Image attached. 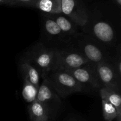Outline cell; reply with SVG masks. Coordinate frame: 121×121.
Masks as SVG:
<instances>
[{
	"instance_id": "obj_1",
	"label": "cell",
	"mask_w": 121,
	"mask_h": 121,
	"mask_svg": "<svg viewBox=\"0 0 121 121\" xmlns=\"http://www.w3.org/2000/svg\"><path fill=\"white\" fill-rule=\"evenodd\" d=\"M56 51L54 47L39 43L32 47L26 57L37 68L43 78L56 69Z\"/></svg>"
},
{
	"instance_id": "obj_2",
	"label": "cell",
	"mask_w": 121,
	"mask_h": 121,
	"mask_svg": "<svg viewBox=\"0 0 121 121\" xmlns=\"http://www.w3.org/2000/svg\"><path fill=\"white\" fill-rule=\"evenodd\" d=\"M74 40L77 48L89 62L94 64L111 60L106 48L94 38L80 33Z\"/></svg>"
},
{
	"instance_id": "obj_3",
	"label": "cell",
	"mask_w": 121,
	"mask_h": 121,
	"mask_svg": "<svg viewBox=\"0 0 121 121\" xmlns=\"http://www.w3.org/2000/svg\"><path fill=\"white\" fill-rule=\"evenodd\" d=\"M45 76L48 78L61 98H65L77 92H83L85 89L80 83L65 70L55 69Z\"/></svg>"
},
{
	"instance_id": "obj_4",
	"label": "cell",
	"mask_w": 121,
	"mask_h": 121,
	"mask_svg": "<svg viewBox=\"0 0 121 121\" xmlns=\"http://www.w3.org/2000/svg\"><path fill=\"white\" fill-rule=\"evenodd\" d=\"M89 63L91 62L82 55L76 47L67 46L57 48L56 69H73Z\"/></svg>"
},
{
	"instance_id": "obj_5",
	"label": "cell",
	"mask_w": 121,
	"mask_h": 121,
	"mask_svg": "<svg viewBox=\"0 0 121 121\" xmlns=\"http://www.w3.org/2000/svg\"><path fill=\"white\" fill-rule=\"evenodd\" d=\"M61 11L83 29L89 22L90 14L82 0H60Z\"/></svg>"
},
{
	"instance_id": "obj_6",
	"label": "cell",
	"mask_w": 121,
	"mask_h": 121,
	"mask_svg": "<svg viewBox=\"0 0 121 121\" xmlns=\"http://www.w3.org/2000/svg\"><path fill=\"white\" fill-rule=\"evenodd\" d=\"M42 83L38 90L37 99L39 102L47 109L50 117L56 113L61 104V98L53 87L46 76L41 78Z\"/></svg>"
},
{
	"instance_id": "obj_7",
	"label": "cell",
	"mask_w": 121,
	"mask_h": 121,
	"mask_svg": "<svg viewBox=\"0 0 121 121\" xmlns=\"http://www.w3.org/2000/svg\"><path fill=\"white\" fill-rule=\"evenodd\" d=\"M95 70L102 87H109L119 91L121 76L118 74L112 59L96 64Z\"/></svg>"
},
{
	"instance_id": "obj_8",
	"label": "cell",
	"mask_w": 121,
	"mask_h": 121,
	"mask_svg": "<svg viewBox=\"0 0 121 121\" xmlns=\"http://www.w3.org/2000/svg\"><path fill=\"white\" fill-rule=\"evenodd\" d=\"M96 64L89 63L78 68L65 70L80 83L85 89L88 88L100 89L102 87L98 80L95 70Z\"/></svg>"
},
{
	"instance_id": "obj_9",
	"label": "cell",
	"mask_w": 121,
	"mask_h": 121,
	"mask_svg": "<svg viewBox=\"0 0 121 121\" xmlns=\"http://www.w3.org/2000/svg\"><path fill=\"white\" fill-rule=\"evenodd\" d=\"M92 31L95 40L100 43L111 44L115 41V31L112 26L107 21L98 20L93 22Z\"/></svg>"
},
{
	"instance_id": "obj_10",
	"label": "cell",
	"mask_w": 121,
	"mask_h": 121,
	"mask_svg": "<svg viewBox=\"0 0 121 121\" xmlns=\"http://www.w3.org/2000/svg\"><path fill=\"white\" fill-rule=\"evenodd\" d=\"M19 68L24 80L29 82L37 89H39L40 85V79H41V76L37 68L26 57L20 60Z\"/></svg>"
},
{
	"instance_id": "obj_11",
	"label": "cell",
	"mask_w": 121,
	"mask_h": 121,
	"mask_svg": "<svg viewBox=\"0 0 121 121\" xmlns=\"http://www.w3.org/2000/svg\"><path fill=\"white\" fill-rule=\"evenodd\" d=\"M56 21L65 35L70 39H74L80 34L78 31V26L72 20L62 14H47Z\"/></svg>"
},
{
	"instance_id": "obj_12",
	"label": "cell",
	"mask_w": 121,
	"mask_h": 121,
	"mask_svg": "<svg viewBox=\"0 0 121 121\" xmlns=\"http://www.w3.org/2000/svg\"><path fill=\"white\" fill-rule=\"evenodd\" d=\"M43 30L46 35L51 40L63 41V42H67L65 40V37H67L63 33L57 24L48 14L42 13Z\"/></svg>"
},
{
	"instance_id": "obj_13",
	"label": "cell",
	"mask_w": 121,
	"mask_h": 121,
	"mask_svg": "<svg viewBox=\"0 0 121 121\" xmlns=\"http://www.w3.org/2000/svg\"><path fill=\"white\" fill-rule=\"evenodd\" d=\"M26 7L36 8L45 14L61 13L60 0H34Z\"/></svg>"
},
{
	"instance_id": "obj_14",
	"label": "cell",
	"mask_w": 121,
	"mask_h": 121,
	"mask_svg": "<svg viewBox=\"0 0 121 121\" xmlns=\"http://www.w3.org/2000/svg\"><path fill=\"white\" fill-rule=\"evenodd\" d=\"M101 99H106L116 108L118 113L117 120L121 121V98L119 91L109 87H102L99 89Z\"/></svg>"
},
{
	"instance_id": "obj_15",
	"label": "cell",
	"mask_w": 121,
	"mask_h": 121,
	"mask_svg": "<svg viewBox=\"0 0 121 121\" xmlns=\"http://www.w3.org/2000/svg\"><path fill=\"white\" fill-rule=\"evenodd\" d=\"M28 113L31 121H49V113L47 109L37 100L28 106Z\"/></svg>"
},
{
	"instance_id": "obj_16",
	"label": "cell",
	"mask_w": 121,
	"mask_h": 121,
	"mask_svg": "<svg viewBox=\"0 0 121 121\" xmlns=\"http://www.w3.org/2000/svg\"><path fill=\"white\" fill-rule=\"evenodd\" d=\"M38 90L35 86L27 80H23L22 89V96L25 101L31 104L36 100Z\"/></svg>"
},
{
	"instance_id": "obj_17",
	"label": "cell",
	"mask_w": 121,
	"mask_h": 121,
	"mask_svg": "<svg viewBox=\"0 0 121 121\" xmlns=\"http://www.w3.org/2000/svg\"><path fill=\"white\" fill-rule=\"evenodd\" d=\"M103 115L106 121H112L117 118L118 113L116 108L106 99H102Z\"/></svg>"
},
{
	"instance_id": "obj_18",
	"label": "cell",
	"mask_w": 121,
	"mask_h": 121,
	"mask_svg": "<svg viewBox=\"0 0 121 121\" xmlns=\"http://www.w3.org/2000/svg\"><path fill=\"white\" fill-rule=\"evenodd\" d=\"M34 0H17L13 2L11 7H26L28 4L31 3Z\"/></svg>"
},
{
	"instance_id": "obj_19",
	"label": "cell",
	"mask_w": 121,
	"mask_h": 121,
	"mask_svg": "<svg viewBox=\"0 0 121 121\" xmlns=\"http://www.w3.org/2000/svg\"><path fill=\"white\" fill-rule=\"evenodd\" d=\"M116 7L121 8V0H110Z\"/></svg>"
},
{
	"instance_id": "obj_20",
	"label": "cell",
	"mask_w": 121,
	"mask_h": 121,
	"mask_svg": "<svg viewBox=\"0 0 121 121\" xmlns=\"http://www.w3.org/2000/svg\"><path fill=\"white\" fill-rule=\"evenodd\" d=\"M17 0H7V5L11 6V5Z\"/></svg>"
},
{
	"instance_id": "obj_21",
	"label": "cell",
	"mask_w": 121,
	"mask_h": 121,
	"mask_svg": "<svg viewBox=\"0 0 121 121\" xmlns=\"http://www.w3.org/2000/svg\"><path fill=\"white\" fill-rule=\"evenodd\" d=\"M7 5V0H0V5Z\"/></svg>"
}]
</instances>
